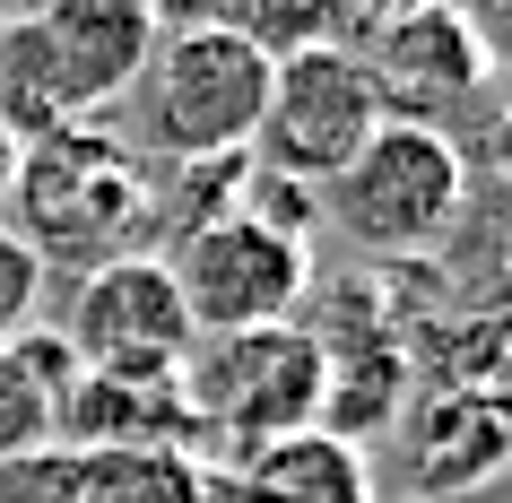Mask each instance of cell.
Listing matches in <instances>:
<instances>
[{
	"instance_id": "obj_9",
	"label": "cell",
	"mask_w": 512,
	"mask_h": 503,
	"mask_svg": "<svg viewBox=\"0 0 512 503\" xmlns=\"http://www.w3.org/2000/svg\"><path fill=\"white\" fill-rule=\"evenodd\" d=\"M382 131V105L365 70H356L348 44H313V53L278 61L270 70V105H261V131H252V165L278 174V183H339L348 157Z\"/></svg>"
},
{
	"instance_id": "obj_13",
	"label": "cell",
	"mask_w": 512,
	"mask_h": 503,
	"mask_svg": "<svg viewBox=\"0 0 512 503\" xmlns=\"http://www.w3.org/2000/svg\"><path fill=\"white\" fill-rule=\"evenodd\" d=\"M400 408H408V356H400L391 339L322 347V408H313L322 434H339V443L365 451V434L400 425Z\"/></svg>"
},
{
	"instance_id": "obj_16",
	"label": "cell",
	"mask_w": 512,
	"mask_h": 503,
	"mask_svg": "<svg viewBox=\"0 0 512 503\" xmlns=\"http://www.w3.org/2000/svg\"><path fill=\"white\" fill-rule=\"evenodd\" d=\"M9 174H18V139L0 131V200H9Z\"/></svg>"
},
{
	"instance_id": "obj_8",
	"label": "cell",
	"mask_w": 512,
	"mask_h": 503,
	"mask_svg": "<svg viewBox=\"0 0 512 503\" xmlns=\"http://www.w3.org/2000/svg\"><path fill=\"white\" fill-rule=\"evenodd\" d=\"M191 313L174 278H165V252H122V261L87 269L79 295H70V330H61V356L70 373H96V382H183L191 356Z\"/></svg>"
},
{
	"instance_id": "obj_10",
	"label": "cell",
	"mask_w": 512,
	"mask_h": 503,
	"mask_svg": "<svg viewBox=\"0 0 512 503\" xmlns=\"http://www.w3.org/2000/svg\"><path fill=\"white\" fill-rule=\"evenodd\" d=\"M512 460V417L504 391H469V382H443V391L408 417V486L426 503L452 495H486Z\"/></svg>"
},
{
	"instance_id": "obj_3",
	"label": "cell",
	"mask_w": 512,
	"mask_h": 503,
	"mask_svg": "<svg viewBox=\"0 0 512 503\" xmlns=\"http://www.w3.org/2000/svg\"><path fill=\"white\" fill-rule=\"evenodd\" d=\"M139 148L165 165H235L252 157L261 105H270V61L252 53L217 9H191L157 27V53L131 79Z\"/></svg>"
},
{
	"instance_id": "obj_1",
	"label": "cell",
	"mask_w": 512,
	"mask_h": 503,
	"mask_svg": "<svg viewBox=\"0 0 512 503\" xmlns=\"http://www.w3.org/2000/svg\"><path fill=\"white\" fill-rule=\"evenodd\" d=\"M148 157L131 139L96 131V122H61V131L27 139L18 148V174H9V200H0V226L27 243L44 269H105L122 261L139 235H148Z\"/></svg>"
},
{
	"instance_id": "obj_15",
	"label": "cell",
	"mask_w": 512,
	"mask_h": 503,
	"mask_svg": "<svg viewBox=\"0 0 512 503\" xmlns=\"http://www.w3.org/2000/svg\"><path fill=\"white\" fill-rule=\"evenodd\" d=\"M35 304H44V261L0 226V347L35 330Z\"/></svg>"
},
{
	"instance_id": "obj_7",
	"label": "cell",
	"mask_w": 512,
	"mask_h": 503,
	"mask_svg": "<svg viewBox=\"0 0 512 503\" xmlns=\"http://www.w3.org/2000/svg\"><path fill=\"white\" fill-rule=\"evenodd\" d=\"M183 408H191L200 434H217L243 460V451L313 425V408H322V347L296 321L235 330V339H200L183 356Z\"/></svg>"
},
{
	"instance_id": "obj_2",
	"label": "cell",
	"mask_w": 512,
	"mask_h": 503,
	"mask_svg": "<svg viewBox=\"0 0 512 503\" xmlns=\"http://www.w3.org/2000/svg\"><path fill=\"white\" fill-rule=\"evenodd\" d=\"M157 27L165 18L139 0H53L27 18H0V131L27 148L61 122L122 105L157 53Z\"/></svg>"
},
{
	"instance_id": "obj_5",
	"label": "cell",
	"mask_w": 512,
	"mask_h": 503,
	"mask_svg": "<svg viewBox=\"0 0 512 503\" xmlns=\"http://www.w3.org/2000/svg\"><path fill=\"white\" fill-rule=\"evenodd\" d=\"M313 209H322L356 252L408 261V252H434V243L460 226V209H469V157H460V139L382 122V131L348 157V174L322 183Z\"/></svg>"
},
{
	"instance_id": "obj_12",
	"label": "cell",
	"mask_w": 512,
	"mask_h": 503,
	"mask_svg": "<svg viewBox=\"0 0 512 503\" xmlns=\"http://www.w3.org/2000/svg\"><path fill=\"white\" fill-rule=\"evenodd\" d=\"M53 503H209L200 451H61Z\"/></svg>"
},
{
	"instance_id": "obj_11",
	"label": "cell",
	"mask_w": 512,
	"mask_h": 503,
	"mask_svg": "<svg viewBox=\"0 0 512 503\" xmlns=\"http://www.w3.org/2000/svg\"><path fill=\"white\" fill-rule=\"evenodd\" d=\"M235 503H374V469L356 443L296 425V434L235 460Z\"/></svg>"
},
{
	"instance_id": "obj_4",
	"label": "cell",
	"mask_w": 512,
	"mask_h": 503,
	"mask_svg": "<svg viewBox=\"0 0 512 503\" xmlns=\"http://www.w3.org/2000/svg\"><path fill=\"white\" fill-rule=\"evenodd\" d=\"M348 53L374 87L382 122H408V131H434V139H452V122H469L495 96V44L452 0L348 18Z\"/></svg>"
},
{
	"instance_id": "obj_14",
	"label": "cell",
	"mask_w": 512,
	"mask_h": 503,
	"mask_svg": "<svg viewBox=\"0 0 512 503\" xmlns=\"http://www.w3.org/2000/svg\"><path fill=\"white\" fill-rule=\"evenodd\" d=\"M61 382H70V356L61 339H9L0 347V469H35L53 451V408Z\"/></svg>"
},
{
	"instance_id": "obj_6",
	"label": "cell",
	"mask_w": 512,
	"mask_h": 503,
	"mask_svg": "<svg viewBox=\"0 0 512 503\" xmlns=\"http://www.w3.org/2000/svg\"><path fill=\"white\" fill-rule=\"evenodd\" d=\"M165 278H174V295L191 313V339L278 330L313 295V243L278 235L270 217H252V209H217L165 252Z\"/></svg>"
}]
</instances>
